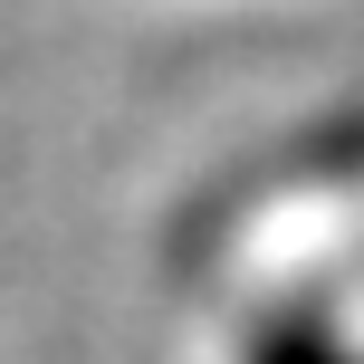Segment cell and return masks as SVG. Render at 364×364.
Returning <instances> with one entry per match:
<instances>
[{
  "label": "cell",
  "instance_id": "1",
  "mask_svg": "<svg viewBox=\"0 0 364 364\" xmlns=\"http://www.w3.org/2000/svg\"><path fill=\"white\" fill-rule=\"evenodd\" d=\"M250 364H346V355H336V336L316 326V316H278V326L250 346Z\"/></svg>",
  "mask_w": 364,
  "mask_h": 364
}]
</instances>
